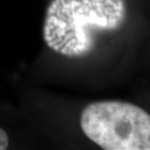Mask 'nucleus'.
Here are the masks:
<instances>
[{
    "instance_id": "f03ea898",
    "label": "nucleus",
    "mask_w": 150,
    "mask_h": 150,
    "mask_svg": "<svg viewBox=\"0 0 150 150\" xmlns=\"http://www.w3.org/2000/svg\"><path fill=\"white\" fill-rule=\"evenodd\" d=\"M83 134L105 150H150V115L126 101H97L81 113Z\"/></svg>"
},
{
    "instance_id": "7ed1b4c3",
    "label": "nucleus",
    "mask_w": 150,
    "mask_h": 150,
    "mask_svg": "<svg viewBox=\"0 0 150 150\" xmlns=\"http://www.w3.org/2000/svg\"><path fill=\"white\" fill-rule=\"evenodd\" d=\"M9 146V138L4 129L0 128V150H5Z\"/></svg>"
},
{
    "instance_id": "f257e3e1",
    "label": "nucleus",
    "mask_w": 150,
    "mask_h": 150,
    "mask_svg": "<svg viewBox=\"0 0 150 150\" xmlns=\"http://www.w3.org/2000/svg\"><path fill=\"white\" fill-rule=\"evenodd\" d=\"M125 0H52L46 11L43 40L66 57H83L95 46V33L115 31L126 21Z\"/></svg>"
}]
</instances>
